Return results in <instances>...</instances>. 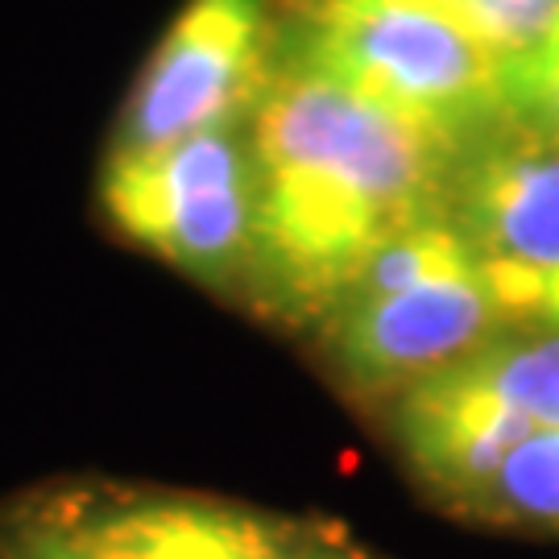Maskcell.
<instances>
[{"mask_svg":"<svg viewBox=\"0 0 559 559\" xmlns=\"http://www.w3.org/2000/svg\"><path fill=\"white\" fill-rule=\"evenodd\" d=\"M258 274L274 302L332 316L385 240L443 221L456 145L282 50L253 104Z\"/></svg>","mask_w":559,"mask_h":559,"instance_id":"obj_1","label":"cell"},{"mask_svg":"<svg viewBox=\"0 0 559 559\" xmlns=\"http://www.w3.org/2000/svg\"><path fill=\"white\" fill-rule=\"evenodd\" d=\"M468 154L510 129L506 59L406 0H311L286 46Z\"/></svg>","mask_w":559,"mask_h":559,"instance_id":"obj_2","label":"cell"},{"mask_svg":"<svg viewBox=\"0 0 559 559\" xmlns=\"http://www.w3.org/2000/svg\"><path fill=\"white\" fill-rule=\"evenodd\" d=\"M258 200L253 145L233 129L112 154L104 170V207L120 233L200 278L253 274Z\"/></svg>","mask_w":559,"mask_h":559,"instance_id":"obj_3","label":"cell"},{"mask_svg":"<svg viewBox=\"0 0 559 559\" xmlns=\"http://www.w3.org/2000/svg\"><path fill=\"white\" fill-rule=\"evenodd\" d=\"M265 0H191L124 104L117 150L145 154L228 129L270 80Z\"/></svg>","mask_w":559,"mask_h":559,"instance_id":"obj_4","label":"cell"},{"mask_svg":"<svg viewBox=\"0 0 559 559\" xmlns=\"http://www.w3.org/2000/svg\"><path fill=\"white\" fill-rule=\"evenodd\" d=\"M519 323L489 265H464L394 295L348 299L328 316L336 373L360 399H402Z\"/></svg>","mask_w":559,"mask_h":559,"instance_id":"obj_5","label":"cell"},{"mask_svg":"<svg viewBox=\"0 0 559 559\" xmlns=\"http://www.w3.org/2000/svg\"><path fill=\"white\" fill-rule=\"evenodd\" d=\"M448 221L489 274L526 282L559 270V145L506 129L473 145L452 175Z\"/></svg>","mask_w":559,"mask_h":559,"instance_id":"obj_6","label":"cell"},{"mask_svg":"<svg viewBox=\"0 0 559 559\" xmlns=\"http://www.w3.org/2000/svg\"><path fill=\"white\" fill-rule=\"evenodd\" d=\"M394 436L415 477L440 501L464 510L535 436V423L501 406L477 381L443 369L399 399Z\"/></svg>","mask_w":559,"mask_h":559,"instance_id":"obj_7","label":"cell"},{"mask_svg":"<svg viewBox=\"0 0 559 559\" xmlns=\"http://www.w3.org/2000/svg\"><path fill=\"white\" fill-rule=\"evenodd\" d=\"M96 559H295L258 514L212 501H133L75 531Z\"/></svg>","mask_w":559,"mask_h":559,"instance_id":"obj_8","label":"cell"},{"mask_svg":"<svg viewBox=\"0 0 559 559\" xmlns=\"http://www.w3.org/2000/svg\"><path fill=\"white\" fill-rule=\"evenodd\" d=\"M452 369L531 419L535 431H559V323L501 332Z\"/></svg>","mask_w":559,"mask_h":559,"instance_id":"obj_9","label":"cell"},{"mask_svg":"<svg viewBox=\"0 0 559 559\" xmlns=\"http://www.w3.org/2000/svg\"><path fill=\"white\" fill-rule=\"evenodd\" d=\"M464 514L510 531L559 535V431H535Z\"/></svg>","mask_w":559,"mask_h":559,"instance_id":"obj_10","label":"cell"},{"mask_svg":"<svg viewBox=\"0 0 559 559\" xmlns=\"http://www.w3.org/2000/svg\"><path fill=\"white\" fill-rule=\"evenodd\" d=\"M406 4H419L443 17L501 59L526 55L559 21V0H406Z\"/></svg>","mask_w":559,"mask_h":559,"instance_id":"obj_11","label":"cell"},{"mask_svg":"<svg viewBox=\"0 0 559 559\" xmlns=\"http://www.w3.org/2000/svg\"><path fill=\"white\" fill-rule=\"evenodd\" d=\"M506 112L514 133L559 145V50L539 41L506 59Z\"/></svg>","mask_w":559,"mask_h":559,"instance_id":"obj_12","label":"cell"},{"mask_svg":"<svg viewBox=\"0 0 559 559\" xmlns=\"http://www.w3.org/2000/svg\"><path fill=\"white\" fill-rule=\"evenodd\" d=\"M498 282V290L506 295V302L514 307L519 320H543V323H559V270L556 274H543V278H526V282Z\"/></svg>","mask_w":559,"mask_h":559,"instance_id":"obj_13","label":"cell"},{"mask_svg":"<svg viewBox=\"0 0 559 559\" xmlns=\"http://www.w3.org/2000/svg\"><path fill=\"white\" fill-rule=\"evenodd\" d=\"M13 559H96L80 535H34L17 547Z\"/></svg>","mask_w":559,"mask_h":559,"instance_id":"obj_14","label":"cell"},{"mask_svg":"<svg viewBox=\"0 0 559 559\" xmlns=\"http://www.w3.org/2000/svg\"><path fill=\"white\" fill-rule=\"evenodd\" d=\"M295 559H365L340 543H311V547H295Z\"/></svg>","mask_w":559,"mask_h":559,"instance_id":"obj_15","label":"cell"},{"mask_svg":"<svg viewBox=\"0 0 559 559\" xmlns=\"http://www.w3.org/2000/svg\"><path fill=\"white\" fill-rule=\"evenodd\" d=\"M543 46H551V50H559V21H556V25H551V34L543 38Z\"/></svg>","mask_w":559,"mask_h":559,"instance_id":"obj_16","label":"cell"}]
</instances>
